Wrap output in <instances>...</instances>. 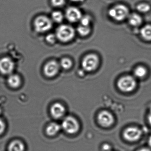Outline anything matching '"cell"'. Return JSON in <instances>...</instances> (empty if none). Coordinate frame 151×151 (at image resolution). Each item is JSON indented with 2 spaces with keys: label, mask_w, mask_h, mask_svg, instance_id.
I'll use <instances>...</instances> for the list:
<instances>
[{
  "label": "cell",
  "mask_w": 151,
  "mask_h": 151,
  "mask_svg": "<svg viewBox=\"0 0 151 151\" xmlns=\"http://www.w3.org/2000/svg\"><path fill=\"white\" fill-rule=\"evenodd\" d=\"M108 13L110 17L115 21L121 22L128 17L129 10L126 5L119 4L110 8Z\"/></svg>",
  "instance_id": "obj_1"
},
{
  "label": "cell",
  "mask_w": 151,
  "mask_h": 151,
  "mask_svg": "<svg viewBox=\"0 0 151 151\" xmlns=\"http://www.w3.org/2000/svg\"><path fill=\"white\" fill-rule=\"evenodd\" d=\"M56 38L62 42H67L74 37L75 31L69 25H60L56 30Z\"/></svg>",
  "instance_id": "obj_2"
},
{
  "label": "cell",
  "mask_w": 151,
  "mask_h": 151,
  "mask_svg": "<svg viewBox=\"0 0 151 151\" xmlns=\"http://www.w3.org/2000/svg\"><path fill=\"white\" fill-rule=\"evenodd\" d=\"M33 24L36 32L44 33L49 31L52 28L53 23L52 20L47 16L40 15L35 18Z\"/></svg>",
  "instance_id": "obj_3"
},
{
  "label": "cell",
  "mask_w": 151,
  "mask_h": 151,
  "mask_svg": "<svg viewBox=\"0 0 151 151\" xmlns=\"http://www.w3.org/2000/svg\"><path fill=\"white\" fill-rule=\"evenodd\" d=\"M61 128L69 134H74L79 130L80 125L77 120L72 116L66 117L62 122Z\"/></svg>",
  "instance_id": "obj_4"
},
{
  "label": "cell",
  "mask_w": 151,
  "mask_h": 151,
  "mask_svg": "<svg viewBox=\"0 0 151 151\" xmlns=\"http://www.w3.org/2000/svg\"><path fill=\"white\" fill-rule=\"evenodd\" d=\"M135 79L130 76H126L121 78L118 82V87L123 92H129L133 91L136 87Z\"/></svg>",
  "instance_id": "obj_5"
},
{
  "label": "cell",
  "mask_w": 151,
  "mask_h": 151,
  "mask_svg": "<svg viewBox=\"0 0 151 151\" xmlns=\"http://www.w3.org/2000/svg\"><path fill=\"white\" fill-rule=\"evenodd\" d=\"M99 64V58L95 54L87 55L82 61V67L85 70L91 72L96 69Z\"/></svg>",
  "instance_id": "obj_6"
},
{
  "label": "cell",
  "mask_w": 151,
  "mask_h": 151,
  "mask_svg": "<svg viewBox=\"0 0 151 151\" xmlns=\"http://www.w3.org/2000/svg\"><path fill=\"white\" fill-rule=\"evenodd\" d=\"M142 130L137 127H129L125 129L123 132V137L128 142H136L138 141L142 136Z\"/></svg>",
  "instance_id": "obj_7"
},
{
  "label": "cell",
  "mask_w": 151,
  "mask_h": 151,
  "mask_svg": "<svg viewBox=\"0 0 151 151\" xmlns=\"http://www.w3.org/2000/svg\"><path fill=\"white\" fill-rule=\"evenodd\" d=\"M65 17L69 22L74 23L80 21L82 15L79 9L74 6H70L66 9Z\"/></svg>",
  "instance_id": "obj_8"
},
{
  "label": "cell",
  "mask_w": 151,
  "mask_h": 151,
  "mask_svg": "<svg viewBox=\"0 0 151 151\" xmlns=\"http://www.w3.org/2000/svg\"><path fill=\"white\" fill-rule=\"evenodd\" d=\"M98 121L100 126L107 128L113 125L114 122V119L111 113L107 111H103L98 114Z\"/></svg>",
  "instance_id": "obj_9"
},
{
  "label": "cell",
  "mask_w": 151,
  "mask_h": 151,
  "mask_svg": "<svg viewBox=\"0 0 151 151\" xmlns=\"http://www.w3.org/2000/svg\"><path fill=\"white\" fill-rule=\"evenodd\" d=\"M15 65L13 61L9 57L0 59V72L4 75H10L14 69Z\"/></svg>",
  "instance_id": "obj_10"
},
{
  "label": "cell",
  "mask_w": 151,
  "mask_h": 151,
  "mask_svg": "<svg viewBox=\"0 0 151 151\" xmlns=\"http://www.w3.org/2000/svg\"><path fill=\"white\" fill-rule=\"evenodd\" d=\"M59 70V64L55 60H51L45 65L43 72L46 76L51 77L56 75Z\"/></svg>",
  "instance_id": "obj_11"
},
{
  "label": "cell",
  "mask_w": 151,
  "mask_h": 151,
  "mask_svg": "<svg viewBox=\"0 0 151 151\" xmlns=\"http://www.w3.org/2000/svg\"><path fill=\"white\" fill-rule=\"evenodd\" d=\"M65 111L64 106L59 103H55L51 107V114L55 119H59L63 117L65 113Z\"/></svg>",
  "instance_id": "obj_12"
},
{
  "label": "cell",
  "mask_w": 151,
  "mask_h": 151,
  "mask_svg": "<svg viewBox=\"0 0 151 151\" xmlns=\"http://www.w3.org/2000/svg\"><path fill=\"white\" fill-rule=\"evenodd\" d=\"M129 23L130 25L134 27H138L142 23V18L137 13H131L128 17Z\"/></svg>",
  "instance_id": "obj_13"
},
{
  "label": "cell",
  "mask_w": 151,
  "mask_h": 151,
  "mask_svg": "<svg viewBox=\"0 0 151 151\" xmlns=\"http://www.w3.org/2000/svg\"><path fill=\"white\" fill-rule=\"evenodd\" d=\"M61 126L56 122L50 123L47 127L46 129V134L50 136L56 135L61 129Z\"/></svg>",
  "instance_id": "obj_14"
},
{
  "label": "cell",
  "mask_w": 151,
  "mask_h": 151,
  "mask_svg": "<svg viewBox=\"0 0 151 151\" xmlns=\"http://www.w3.org/2000/svg\"><path fill=\"white\" fill-rule=\"evenodd\" d=\"M8 84L12 88H17L21 84V79L17 74H10L7 80Z\"/></svg>",
  "instance_id": "obj_15"
},
{
  "label": "cell",
  "mask_w": 151,
  "mask_h": 151,
  "mask_svg": "<svg viewBox=\"0 0 151 151\" xmlns=\"http://www.w3.org/2000/svg\"><path fill=\"white\" fill-rule=\"evenodd\" d=\"M25 146L22 142L14 141L12 142L8 148V151H25Z\"/></svg>",
  "instance_id": "obj_16"
},
{
  "label": "cell",
  "mask_w": 151,
  "mask_h": 151,
  "mask_svg": "<svg viewBox=\"0 0 151 151\" xmlns=\"http://www.w3.org/2000/svg\"><path fill=\"white\" fill-rule=\"evenodd\" d=\"M140 33L144 39L146 40L151 41V25L144 26L141 29Z\"/></svg>",
  "instance_id": "obj_17"
},
{
  "label": "cell",
  "mask_w": 151,
  "mask_h": 151,
  "mask_svg": "<svg viewBox=\"0 0 151 151\" xmlns=\"http://www.w3.org/2000/svg\"><path fill=\"white\" fill-rule=\"evenodd\" d=\"M51 19L54 22L57 23H60L64 19L63 13L59 11H55L51 13Z\"/></svg>",
  "instance_id": "obj_18"
},
{
  "label": "cell",
  "mask_w": 151,
  "mask_h": 151,
  "mask_svg": "<svg viewBox=\"0 0 151 151\" xmlns=\"http://www.w3.org/2000/svg\"><path fill=\"white\" fill-rule=\"evenodd\" d=\"M147 71L146 68L143 66H139L135 69L134 75L136 77L139 78H143L147 74Z\"/></svg>",
  "instance_id": "obj_19"
},
{
  "label": "cell",
  "mask_w": 151,
  "mask_h": 151,
  "mask_svg": "<svg viewBox=\"0 0 151 151\" xmlns=\"http://www.w3.org/2000/svg\"><path fill=\"white\" fill-rule=\"evenodd\" d=\"M77 31L80 35L82 36H86L89 34L91 29L90 26H86L80 24L77 27Z\"/></svg>",
  "instance_id": "obj_20"
},
{
  "label": "cell",
  "mask_w": 151,
  "mask_h": 151,
  "mask_svg": "<svg viewBox=\"0 0 151 151\" xmlns=\"http://www.w3.org/2000/svg\"><path fill=\"white\" fill-rule=\"evenodd\" d=\"M137 9L139 12L142 13H146L149 12L151 9V7L149 4L145 3H141L137 4L136 7Z\"/></svg>",
  "instance_id": "obj_21"
},
{
  "label": "cell",
  "mask_w": 151,
  "mask_h": 151,
  "mask_svg": "<svg viewBox=\"0 0 151 151\" xmlns=\"http://www.w3.org/2000/svg\"><path fill=\"white\" fill-rule=\"evenodd\" d=\"M60 66L65 70H68L72 65V61L69 58H64L60 62Z\"/></svg>",
  "instance_id": "obj_22"
},
{
  "label": "cell",
  "mask_w": 151,
  "mask_h": 151,
  "mask_svg": "<svg viewBox=\"0 0 151 151\" xmlns=\"http://www.w3.org/2000/svg\"><path fill=\"white\" fill-rule=\"evenodd\" d=\"M91 21V17L88 15L82 16L80 20V24L86 26H90Z\"/></svg>",
  "instance_id": "obj_23"
},
{
  "label": "cell",
  "mask_w": 151,
  "mask_h": 151,
  "mask_svg": "<svg viewBox=\"0 0 151 151\" xmlns=\"http://www.w3.org/2000/svg\"><path fill=\"white\" fill-rule=\"evenodd\" d=\"M66 0H51V5L55 7H60L65 4Z\"/></svg>",
  "instance_id": "obj_24"
},
{
  "label": "cell",
  "mask_w": 151,
  "mask_h": 151,
  "mask_svg": "<svg viewBox=\"0 0 151 151\" xmlns=\"http://www.w3.org/2000/svg\"><path fill=\"white\" fill-rule=\"evenodd\" d=\"M56 35H55L53 34H50L48 35L46 37V40L49 43L53 44L55 42L56 39Z\"/></svg>",
  "instance_id": "obj_25"
},
{
  "label": "cell",
  "mask_w": 151,
  "mask_h": 151,
  "mask_svg": "<svg viewBox=\"0 0 151 151\" xmlns=\"http://www.w3.org/2000/svg\"><path fill=\"white\" fill-rule=\"evenodd\" d=\"M5 125L4 122L0 118V135L4 132L5 130Z\"/></svg>",
  "instance_id": "obj_26"
},
{
  "label": "cell",
  "mask_w": 151,
  "mask_h": 151,
  "mask_svg": "<svg viewBox=\"0 0 151 151\" xmlns=\"http://www.w3.org/2000/svg\"><path fill=\"white\" fill-rule=\"evenodd\" d=\"M111 146L108 144H104L102 145V150L103 151H111Z\"/></svg>",
  "instance_id": "obj_27"
},
{
  "label": "cell",
  "mask_w": 151,
  "mask_h": 151,
  "mask_svg": "<svg viewBox=\"0 0 151 151\" xmlns=\"http://www.w3.org/2000/svg\"><path fill=\"white\" fill-rule=\"evenodd\" d=\"M148 121L150 125L151 126V108L150 109V112H149V114H148Z\"/></svg>",
  "instance_id": "obj_28"
},
{
  "label": "cell",
  "mask_w": 151,
  "mask_h": 151,
  "mask_svg": "<svg viewBox=\"0 0 151 151\" xmlns=\"http://www.w3.org/2000/svg\"><path fill=\"white\" fill-rule=\"evenodd\" d=\"M138 151H151L150 149H148V148H143V149H141Z\"/></svg>",
  "instance_id": "obj_29"
},
{
  "label": "cell",
  "mask_w": 151,
  "mask_h": 151,
  "mask_svg": "<svg viewBox=\"0 0 151 151\" xmlns=\"http://www.w3.org/2000/svg\"><path fill=\"white\" fill-rule=\"evenodd\" d=\"M72 2H82L84 0H70Z\"/></svg>",
  "instance_id": "obj_30"
},
{
  "label": "cell",
  "mask_w": 151,
  "mask_h": 151,
  "mask_svg": "<svg viewBox=\"0 0 151 151\" xmlns=\"http://www.w3.org/2000/svg\"><path fill=\"white\" fill-rule=\"evenodd\" d=\"M148 143H149L150 147H151V136H150V137L149 138V141H148Z\"/></svg>",
  "instance_id": "obj_31"
},
{
  "label": "cell",
  "mask_w": 151,
  "mask_h": 151,
  "mask_svg": "<svg viewBox=\"0 0 151 151\" xmlns=\"http://www.w3.org/2000/svg\"><path fill=\"white\" fill-rule=\"evenodd\" d=\"M1 109H0V113H1Z\"/></svg>",
  "instance_id": "obj_32"
}]
</instances>
